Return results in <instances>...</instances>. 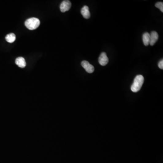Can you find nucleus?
I'll return each instance as SVG.
<instances>
[{"mask_svg": "<svg viewBox=\"0 0 163 163\" xmlns=\"http://www.w3.org/2000/svg\"><path fill=\"white\" fill-rule=\"evenodd\" d=\"M6 40L8 42L12 43L16 41V35L14 33H10V34H8L7 36H6Z\"/></svg>", "mask_w": 163, "mask_h": 163, "instance_id": "9d476101", "label": "nucleus"}, {"mask_svg": "<svg viewBox=\"0 0 163 163\" xmlns=\"http://www.w3.org/2000/svg\"><path fill=\"white\" fill-rule=\"evenodd\" d=\"M158 66H159V68L160 69H163V60H161L160 62H159V64H158Z\"/></svg>", "mask_w": 163, "mask_h": 163, "instance_id": "f8f14e48", "label": "nucleus"}, {"mask_svg": "<svg viewBox=\"0 0 163 163\" xmlns=\"http://www.w3.org/2000/svg\"><path fill=\"white\" fill-rule=\"evenodd\" d=\"M16 64L21 68H24L26 65V62L23 57H18L15 61Z\"/></svg>", "mask_w": 163, "mask_h": 163, "instance_id": "6e6552de", "label": "nucleus"}, {"mask_svg": "<svg viewBox=\"0 0 163 163\" xmlns=\"http://www.w3.org/2000/svg\"><path fill=\"white\" fill-rule=\"evenodd\" d=\"M71 7V3L69 1H64L60 6V9L62 12H65L69 10Z\"/></svg>", "mask_w": 163, "mask_h": 163, "instance_id": "20e7f679", "label": "nucleus"}, {"mask_svg": "<svg viewBox=\"0 0 163 163\" xmlns=\"http://www.w3.org/2000/svg\"><path fill=\"white\" fill-rule=\"evenodd\" d=\"M81 13L83 15V17L85 19H89L91 15L89 8L87 6H84L82 8Z\"/></svg>", "mask_w": 163, "mask_h": 163, "instance_id": "0eeeda50", "label": "nucleus"}, {"mask_svg": "<svg viewBox=\"0 0 163 163\" xmlns=\"http://www.w3.org/2000/svg\"><path fill=\"white\" fill-rule=\"evenodd\" d=\"M143 41L145 46L149 45L150 42V34L148 32H146L143 35Z\"/></svg>", "mask_w": 163, "mask_h": 163, "instance_id": "1a4fd4ad", "label": "nucleus"}, {"mask_svg": "<svg viewBox=\"0 0 163 163\" xmlns=\"http://www.w3.org/2000/svg\"><path fill=\"white\" fill-rule=\"evenodd\" d=\"M40 25V21L39 19L32 17L27 19L25 21V25L30 30H34L39 27Z\"/></svg>", "mask_w": 163, "mask_h": 163, "instance_id": "f03ea898", "label": "nucleus"}, {"mask_svg": "<svg viewBox=\"0 0 163 163\" xmlns=\"http://www.w3.org/2000/svg\"><path fill=\"white\" fill-rule=\"evenodd\" d=\"M155 7L160 9L161 12H163V3L162 2H158L155 4Z\"/></svg>", "mask_w": 163, "mask_h": 163, "instance_id": "9b49d317", "label": "nucleus"}, {"mask_svg": "<svg viewBox=\"0 0 163 163\" xmlns=\"http://www.w3.org/2000/svg\"><path fill=\"white\" fill-rule=\"evenodd\" d=\"M159 38V35L157 32L155 31L151 32V34H150V42L149 45H154V44L158 41Z\"/></svg>", "mask_w": 163, "mask_h": 163, "instance_id": "423d86ee", "label": "nucleus"}, {"mask_svg": "<svg viewBox=\"0 0 163 163\" xmlns=\"http://www.w3.org/2000/svg\"><path fill=\"white\" fill-rule=\"evenodd\" d=\"M109 59L105 52H103L99 58V62L102 66H105L108 64Z\"/></svg>", "mask_w": 163, "mask_h": 163, "instance_id": "39448f33", "label": "nucleus"}, {"mask_svg": "<svg viewBox=\"0 0 163 163\" xmlns=\"http://www.w3.org/2000/svg\"><path fill=\"white\" fill-rule=\"evenodd\" d=\"M144 82V78L142 75L136 76L131 87V90L133 92H137L141 90Z\"/></svg>", "mask_w": 163, "mask_h": 163, "instance_id": "f257e3e1", "label": "nucleus"}, {"mask_svg": "<svg viewBox=\"0 0 163 163\" xmlns=\"http://www.w3.org/2000/svg\"><path fill=\"white\" fill-rule=\"evenodd\" d=\"M81 65L87 72L88 73H92L94 71V67L91 64L87 61H83L81 63Z\"/></svg>", "mask_w": 163, "mask_h": 163, "instance_id": "7ed1b4c3", "label": "nucleus"}]
</instances>
